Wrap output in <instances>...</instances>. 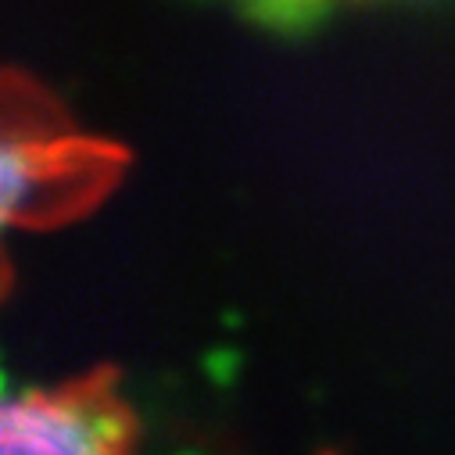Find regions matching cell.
Wrapping results in <instances>:
<instances>
[{"label":"cell","mask_w":455,"mask_h":455,"mask_svg":"<svg viewBox=\"0 0 455 455\" xmlns=\"http://www.w3.org/2000/svg\"><path fill=\"white\" fill-rule=\"evenodd\" d=\"M126 169V155L93 140H19L4 144V219L58 226L93 208Z\"/></svg>","instance_id":"6da1fadb"}]
</instances>
